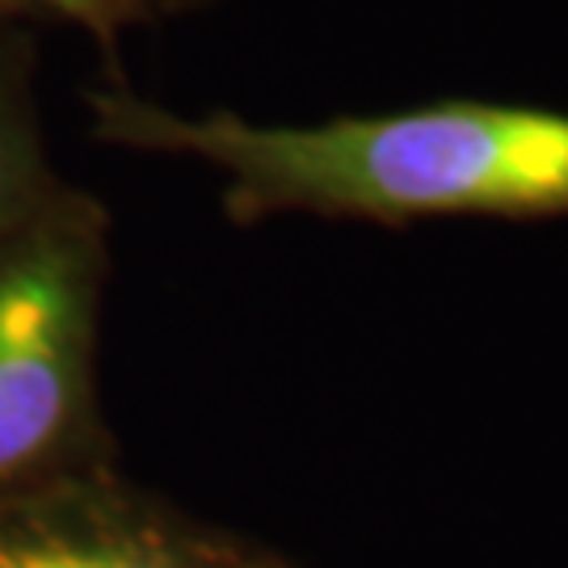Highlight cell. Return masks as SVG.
Listing matches in <instances>:
<instances>
[{
	"label": "cell",
	"instance_id": "cell-2",
	"mask_svg": "<svg viewBox=\"0 0 568 568\" xmlns=\"http://www.w3.org/2000/svg\"><path fill=\"white\" fill-rule=\"evenodd\" d=\"M110 211L63 182L0 236V497L105 464Z\"/></svg>",
	"mask_w": 568,
	"mask_h": 568
},
{
	"label": "cell",
	"instance_id": "cell-6",
	"mask_svg": "<svg viewBox=\"0 0 568 568\" xmlns=\"http://www.w3.org/2000/svg\"><path fill=\"white\" fill-rule=\"evenodd\" d=\"M199 0H152V13H173V9H190Z\"/></svg>",
	"mask_w": 568,
	"mask_h": 568
},
{
	"label": "cell",
	"instance_id": "cell-4",
	"mask_svg": "<svg viewBox=\"0 0 568 568\" xmlns=\"http://www.w3.org/2000/svg\"><path fill=\"white\" fill-rule=\"evenodd\" d=\"M63 182L42 122L39 51L21 21H0V236L30 220Z\"/></svg>",
	"mask_w": 568,
	"mask_h": 568
},
{
	"label": "cell",
	"instance_id": "cell-5",
	"mask_svg": "<svg viewBox=\"0 0 568 568\" xmlns=\"http://www.w3.org/2000/svg\"><path fill=\"white\" fill-rule=\"evenodd\" d=\"M156 18L152 0H0V21H55L81 30L98 47H114L122 30Z\"/></svg>",
	"mask_w": 568,
	"mask_h": 568
},
{
	"label": "cell",
	"instance_id": "cell-7",
	"mask_svg": "<svg viewBox=\"0 0 568 568\" xmlns=\"http://www.w3.org/2000/svg\"><path fill=\"white\" fill-rule=\"evenodd\" d=\"M224 568H283V565H270V560H236V551L224 560Z\"/></svg>",
	"mask_w": 568,
	"mask_h": 568
},
{
	"label": "cell",
	"instance_id": "cell-1",
	"mask_svg": "<svg viewBox=\"0 0 568 568\" xmlns=\"http://www.w3.org/2000/svg\"><path fill=\"white\" fill-rule=\"evenodd\" d=\"M84 102L98 143L220 173L232 220L568 215V114L560 110L438 102L396 114L257 122L232 110L185 114L126 84H98Z\"/></svg>",
	"mask_w": 568,
	"mask_h": 568
},
{
	"label": "cell",
	"instance_id": "cell-3",
	"mask_svg": "<svg viewBox=\"0 0 568 568\" xmlns=\"http://www.w3.org/2000/svg\"><path fill=\"white\" fill-rule=\"evenodd\" d=\"M227 556L110 459L0 497V568H224Z\"/></svg>",
	"mask_w": 568,
	"mask_h": 568
}]
</instances>
